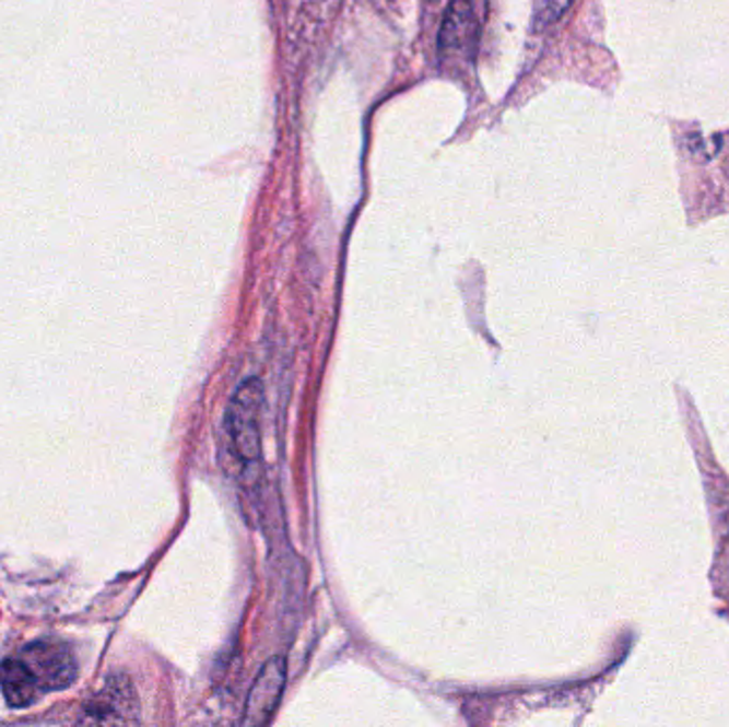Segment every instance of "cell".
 <instances>
[{
	"mask_svg": "<svg viewBox=\"0 0 729 727\" xmlns=\"http://www.w3.org/2000/svg\"><path fill=\"white\" fill-rule=\"evenodd\" d=\"M264 390L258 378H250L237 388L226 410V429L237 457L246 464L260 459V412Z\"/></svg>",
	"mask_w": 729,
	"mask_h": 727,
	"instance_id": "6da1fadb",
	"label": "cell"
},
{
	"mask_svg": "<svg viewBox=\"0 0 729 727\" xmlns=\"http://www.w3.org/2000/svg\"><path fill=\"white\" fill-rule=\"evenodd\" d=\"M478 49V17L472 0H452L439 31V58L446 71L466 73L472 69Z\"/></svg>",
	"mask_w": 729,
	"mask_h": 727,
	"instance_id": "7a4b0ae2",
	"label": "cell"
},
{
	"mask_svg": "<svg viewBox=\"0 0 729 727\" xmlns=\"http://www.w3.org/2000/svg\"><path fill=\"white\" fill-rule=\"evenodd\" d=\"M20 659L33 672L42 693L67 689L78 679V657L67 642L56 638L33 642L22 650Z\"/></svg>",
	"mask_w": 729,
	"mask_h": 727,
	"instance_id": "3957f363",
	"label": "cell"
},
{
	"mask_svg": "<svg viewBox=\"0 0 729 727\" xmlns=\"http://www.w3.org/2000/svg\"><path fill=\"white\" fill-rule=\"evenodd\" d=\"M286 687V664L282 657H271L258 672L257 681L250 687L246 700L244 724L246 726H262L269 724L280 697Z\"/></svg>",
	"mask_w": 729,
	"mask_h": 727,
	"instance_id": "277c9868",
	"label": "cell"
},
{
	"mask_svg": "<svg viewBox=\"0 0 729 727\" xmlns=\"http://www.w3.org/2000/svg\"><path fill=\"white\" fill-rule=\"evenodd\" d=\"M0 687L7 704L13 708H26L42 695L33 672L20 657H9L0 664Z\"/></svg>",
	"mask_w": 729,
	"mask_h": 727,
	"instance_id": "5b68a950",
	"label": "cell"
},
{
	"mask_svg": "<svg viewBox=\"0 0 729 727\" xmlns=\"http://www.w3.org/2000/svg\"><path fill=\"white\" fill-rule=\"evenodd\" d=\"M574 0H533V24L536 28H546L565 13Z\"/></svg>",
	"mask_w": 729,
	"mask_h": 727,
	"instance_id": "8992f818",
	"label": "cell"
}]
</instances>
